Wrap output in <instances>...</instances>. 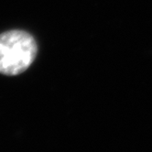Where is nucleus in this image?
I'll list each match as a JSON object with an SVG mask.
<instances>
[{"instance_id": "1", "label": "nucleus", "mask_w": 152, "mask_h": 152, "mask_svg": "<svg viewBox=\"0 0 152 152\" xmlns=\"http://www.w3.org/2000/svg\"><path fill=\"white\" fill-rule=\"evenodd\" d=\"M37 51L36 40L26 31L0 34V73L13 76L24 72L34 61Z\"/></svg>"}]
</instances>
